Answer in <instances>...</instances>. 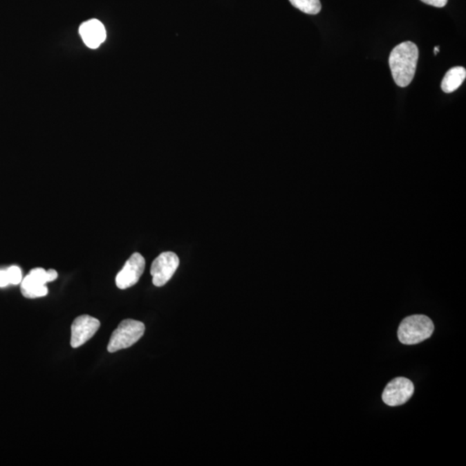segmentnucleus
<instances>
[{
	"label": "nucleus",
	"mask_w": 466,
	"mask_h": 466,
	"mask_svg": "<svg viewBox=\"0 0 466 466\" xmlns=\"http://www.w3.org/2000/svg\"><path fill=\"white\" fill-rule=\"evenodd\" d=\"M419 50L412 41H404L393 48L389 64L395 84L406 88L415 77Z\"/></svg>",
	"instance_id": "f257e3e1"
},
{
	"label": "nucleus",
	"mask_w": 466,
	"mask_h": 466,
	"mask_svg": "<svg viewBox=\"0 0 466 466\" xmlns=\"http://www.w3.org/2000/svg\"><path fill=\"white\" fill-rule=\"evenodd\" d=\"M434 330V323L427 316H409L403 319L399 326L398 339L404 345H416L429 339Z\"/></svg>",
	"instance_id": "f03ea898"
},
{
	"label": "nucleus",
	"mask_w": 466,
	"mask_h": 466,
	"mask_svg": "<svg viewBox=\"0 0 466 466\" xmlns=\"http://www.w3.org/2000/svg\"><path fill=\"white\" fill-rule=\"evenodd\" d=\"M145 326L144 323L135 319H124L114 330L111 336L107 350L109 353H116L118 351L129 348L137 343L144 336Z\"/></svg>",
	"instance_id": "7ed1b4c3"
},
{
	"label": "nucleus",
	"mask_w": 466,
	"mask_h": 466,
	"mask_svg": "<svg viewBox=\"0 0 466 466\" xmlns=\"http://www.w3.org/2000/svg\"><path fill=\"white\" fill-rule=\"evenodd\" d=\"M180 259L176 253L166 252L160 254L151 264L153 284L156 287L165 286L178 269Z\"/></svg>",
	"instance_id": "20e7f679"
},
{
	"label": "nucleus",
	"mask_w": 466,
	"mask_h": 466,
	"mask_svg": "<svg viewBox=\"0 0 466 466\" xmlns=\"http://www.w3.org/2000/svg\"><path fill=\"white\" fill-rule=\"evenodd\" d=\"M413 391L415 386L408 378H395L389 382L382 392V401L391 407L402 405L412 398Z\"/></svg>",
	"instance_id": "39448f33"
},
{
	"label": "nucleus",
	"mask_w": 466,
	"mask_h": 466,
	"mask_svg": "<svg viewBox=\"0 0 466 466\" xmlns=\"http://www.w3.org/2000/svg\"><path fill=\"white\" fill-rule=\"evenodd\" d=\"M145 268V257L139 253H133L125 263L123 269L118 273L116 285L120 290L134 286L144 273Z\"/></svg>",
	"instance_id": "423d86ee"
},
{
	"label": "nucleus",
	"mask_w": 466,
	"mask_h": 466,
	"mask_svg": "<svg viewBox=\"0 0 466 466\" xmlns=\"http://www.w3.org/2000/svg\"><path fill=\"white\" fill-rule=\"evenodd\" d=\"M100 326L99 319L89 315H82L75 319L71 326V346L73 348L84 345L95 335Z\"/></svg>",
	"instance_id": "0eeeda50"
},
{
	"label": "nucleus",
	"mask_w": 466,
	"mask_h": 466,
	"mask_svg": "<svg viewBox=\"0 0 466 466\" xmlns=\"http://www.w3.org/2000/svg\"><path fill=\"white\" fill-rule=\"evenodd\" d=\"M47 283H48L47 271L41 268H36L31 270L21 281V292L24 297L29 299L45 297L48 294Z\"/></svg>",
	"instance_id": "6e6552de"
},
{
	"label": "nucleus",
	"mask_w": 466,
	"mask_h": 466,
	"mask_svg": "<svg viewBox=\"0 0 466 466\" xmlns=\"http://www.w3.org/2000/svg\"><path fill=\"white\" fill-rule=\"evenodd\" d=\"M84 44L90 48H97L106 40V31L103 24L97 19L83 23L79 29Z\"/></svg>",
	"instance_id": "1a4fd4ad"
},
{
	"label": "nucleus",
	"mask_w": 466,
	"mask_h": 466,
	"mask_svg": "<svg viewBox=\"0 0 466 466\" xmlns=\"http://www.w3.org/2000/svg\"><path fill=\"white\" fill-rule=\"evenodd\" d=\"M466 77V71L463 67H454L447 71L441 82V89L445 93H451L463 84Z\"/></svg>",
	"instance_id": "9d476101"
},
{
	"label": "nucleus",
	"mask_w": 466,
	"mask_h": 466,
	"mask_svg": "<svg viewBox=\"0 0 466 466\" xmlns=\"http://www.w3.org/2000/svg\"><path fill=\"white\" fill-rule=\"evenodd\" d=\"M290 1L295 8L309 15H316L321 10V3L319 0H290Z\"/></svg>",
	"instance_id": "9b49d317"
},
{
	"label": "nucleus",
	"mask_w": 466,
	"mask_h": 466,
	"mask_svg": "<svg viewBox=\"0 0 466 466\" xmlns=\"http://www.w3.org/2000/svg\"><path fill=\"white\" fill-rule=\"evenodd\" d=\"M8 274L10 284L17 285L22 281V272L17 266H12L6 270Z\"/></svg>",
	"instance_id": "f8f14e48"
},
{
	"label": "nucleus",
	"mask_w": 466,
	"mask_h": 466,
	"mask_svg": "<svg viewBox=\"0 0 466 466\" xmlns=\"http://www.w3.org/2000/svg\"><path fill=\"white\" fill-rule=\"evenodd\" d=\"M420 1L427 3V5L442 8V7L446 6L448 0H420Z\"/></svg>",
	"instance_id": "ddd939ff"
},
{
	"label": "nucleus",
	"mask_w": 466,
	"mask_h": 466,
	"mask_svg": "<svg viewBox=\"0 0 466 466\" xmlns=\"http://www.w3.org/2000/svg\"><path fill=\"white\" fill-rule=\"evenodd\" d=\"M10 284L8 274L6 270H0V288L6 287Z\"/></svg>",
	"instance_id": "4468645a"
},
{
	"label": "nucleus",
	"mask_w": 466,
	"mask_h": 466,
	"mask_svg": "<svg viewBox=\"0 0 466 466\" xmlns=\"http://www.w3.org/2000/svg\"><path fill=\"white\" fill-rule=\"evenodd\" d=\"M48 281H53L57 279L58 274L55 270H47Z\"/></svg>",
	"instance_id": "2eb2a0df"
},
{
	"label": "nucleus",
	"mask_w": 466,
	"mask_h": 466,
	"mask_svg": "<svg viewBox=\"0 0 466 466\" xmlns=\"http://www.w3.org/2000/svg\"><path fill=\"white\" fill-rule=\"evenodd\" d=\"M439 52H440L439 46H436V48H434V55H436L438 53H439Z\"/></svg>",
	"instance_id": "dca6fc26"
}]
</instances>
